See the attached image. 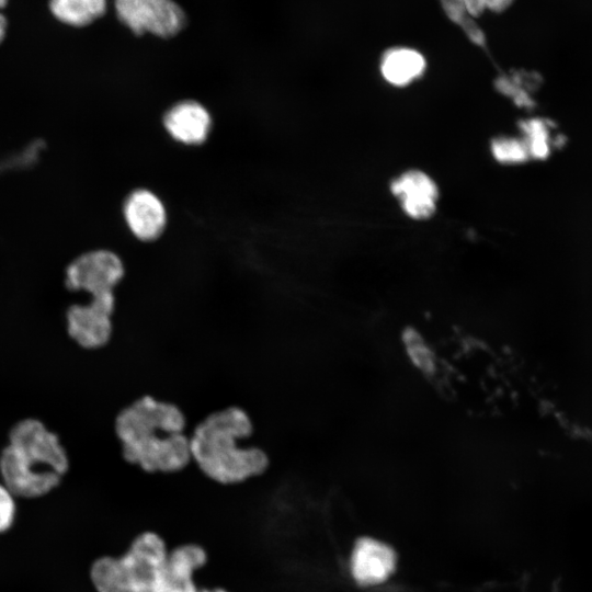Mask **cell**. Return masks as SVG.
Returning a JSON list of instances; mask_svg holds the SVG:
<instances>
[{"label": "cell", "instance_id": "obj_1", "mask_svg": "<svg viewBox=\"0 0 592 592\" xmlns=\"http://www.w3.org/2000/svg\"><path fill=\"white\" fill-rule=\"evenodd\" d=\"M187 420L180 406L143 395L114 420L123 458L146 474H177L191 463Z\"/></svg>", "mask_w": 592, "mask_h": 592}, {"label": "cell", "instance_id": "obj_2", "mask_svg": "<svg viewBox=\"0 0 592 592\" xmlns=\"http://www.w3.org/2000/svg\"><path fill=\"white\" fill-rule=\"evenodd\" d=\"M254 424L239 406H228L204 417L190 434L191 459L198 470L220 486H237L264 475L270 456L260 446H242Z\"/></svg>", "mask_w": 592, "mask_h": 592}, {"label": "cell", "instance_id": "obj_3", "mask_svg": "<svg viewBox=\"0 0 592 592\" xmlns=\"http://www.w3.org/2000/svg\"><path fill=\"white\" fill-rule=\"evenodd\" d=\"M68 469V457L58 436L35 419H25L10 431L0 456V473L8 490L38 497L56 487Z\"/></svg>", "mask_w": 592, "mask_h": 592}, {"label": "cell", "instance_id": "obj_4", "mask_svg": "<svg viewBox=\"0 0 592 592\" xmlns=\"http://www.w3.org/2000/svg\"><path fill=\"white\" fill-rule=\"evenodd\" d=\"M166 539L153 531L134 537L119 557H101L91 567V580L98 592H152L167 559Z\"/></svg>", "mask_w": 592, "mask_h": 592}, {"label": "cell", "instance_id": "obj_5", "mask_svg": "<svg viewBox=\"0 0 592 592\" xmlns=\"http://www.w3.org/2000/svg\"><path fill=\"white\" fill-rule=\"evenodd\" d=\"M117 19L136 36L169 39L181 33L186 14L174 0H114Z\"/></svg>", "mask_w": 592, "mask_h": 592}, {"label": "cell", "instance_id": "obj_6", "mask_svg": "<svg viewBox=\"0 0 592 592\" xmlns=\"http://www.w3.org/2000/svg\"><path fill=\"white\" fill-rule=\"evenodd\" d=\"M125 276L122 258L112 250L95 249L76 258L66 270L65 284L70 291L90 296L114 294Z\"/></svg>", "mask_w": 592, "mask_h": 592}, {"label": "cell", "instance_id": "obj_7", "mask_svg": "<svg viewBox=\"0 0 592 592\" xmlns=\"http://www.w3.org/2000/svg\"><path fill=\"white\" fill-rule=\"evenodd\" d=\"M114 310V294L91 296L87 305H71L66 316L70 338L86 349L106 345L113 333Z\"/></svg>", "mask_w": 592, "mask_h": 592}, {"label": "cell", "instance_id": "obj_8", "mask_svg": "<svg viewBox=\"0 0 592 592\" xmlns=\"http://www.w3.org/2000/svg\"><path fill=\"white\" fill-rule=\"evenodd\" d=\"M122 213L129 232L139 241H155L167 228V207L161 197L148 187L130 191L123 202Z\"/></svg>", "mask_w": 592, "mask_h": 592}, {"label": "cell", "instance_id": "obj_9", "mask_svg": "<svg viewBox=\"0 0 592 592\" xmlns=\"http://www.w3.org/2000/svg\"><path fill=\"white\" fill-rule=\"evenodd\" d=\"M208 554L196 543H186L169 549L152 592H198L195 576L206 566Z\"/></svg>", "mask_w": 592, "mask_h": 592}, {"label": "cell", "instance_id": "obj_10", "mask_svg": "<svg viewBox=\"0 0 592 592\" xmlns=\"http://www.w3.org/2000/svg\"><path fill=\"white\" fill-rule=\"evenodd\" d=\"M162 124L174 141L184 146H200L210 135L213 117L202 102L184 99L168 107Z\"/></svg>", "mask_w": 592, "mask_h": 592}, {"label": "cell", "instance_id": "obj_11", "mask_svg": "<svg viewBox=\"0 0 592 592\" xmlns=\"http://www.w3.org/2000/svg\"><path fill=\"white\" fill-rule=\"evenodd\" d=\"M390 191L407 216L415 220L430 218L436 210L439 187L423 171L409 170L390 183Z\"/></svg>", "mask_w": 592, "mask_h": 592}, {"label": "cell", "instance_id": "obj_12", "mask_svg": "<svg viewBox=\"0 0 592 592\" xmlns=\"http://www.w3.org/2000/svg\"><path fill=\"white\" fill-rule=\"evenodd\" d=\"M396 554L390 546L364 537L354 546L351 569L354 579L363 585L384 582L394 572Z\"/></svg>", "mask_w": 592, "mask_h": 592}, {"label": "cell", "instance_id": "obj_13", "mask_svg": "<svg viewBox=\"0 0 592 592\" xmlns=\"http://www.w3.org/2000/svg\"><path fill=\"white\" fill-rule=\"evenodd\" d=\"M425 66V59L418 50L397 47L383 56L380 72L388 83L405 87L421 77Z\"/></svg>", "mask_w": 592, "mask_h": 592}, {"label": "cell", "instance_id": "obj_14", "mask_svg": "<svg viewBox=\"0 0 592 592\" xmlns=\"http://www.w3.org/2000/svg\"><path fill=\"white\" fill-rule=\"evenodd\" d=\"M49 8L60 22L82 27L104 15L106 0H50Z\"/></svg>", "mask_w": 592, "mask_h": 592}, {"label": "cell", "instance_id": "obj_15", "mask_svg": "<svg viewBox=\"0 0 592 592\" xmlns=\"http://www.w3.org/2000/svg\"><path fill=\"white\" fill-rule=\"evenodd\" d=\"M447 16L458 24L467 37L478 46L486 45L481 29L474 22L465 0H440Z\"/></svg>", "mask_w": 592, "mask_h": 592}, {"label": "cell", "instance_id": "obj_16", "mask_svg": "<svg viewBox=\"0 0 592 592\" xmlns=\"http://www.w3.org/2000/svg\"><path fill=\"white\" fill-rule=\"evenodd\" d=\"M491 152L501 163H517L524 161L528 151L524 141L509 137H498L491 141Z\"/></svg>", "mask_w": 592, "mask_h": 592}, {"label": "cell", "instance_id": "obj_17", "mask_svg": "<svg viewBox=\"0 0 592 592\" xmlns=\"http://www.w3.org/2000/svg\"><path fill=\"white\" fill-rule=\"evenodd\" d=\"M14 502L12 493L0 485V532L5 531L12 523Z\"/></svg>", "mask_w": 592, "mask_h": 592}, {"label": "cell", "instance_id": "obj_18", "mask_svg": "<svg viewBox=\"0 0 592 592\" xmlns=\"http://www.w3.org/2000/svg\"><path fill=\"white\" fill-rule=\"evenodd\" d=\"M470 15L477 16L486 9L501 12L508 9L514 0H465Z\"/></svg>", "mask_w": 592, "mask_h": 592}, {"label": "cell", "instance_id": "obj_19", "mask_svg": "<svg viewBox=\"0 0 592 592\" xmlns=\"http://www.w3.org/2000/svg\"><path fill=\"white\" fill-rule=\"evenodd\" d=\"M8 0H0V10L5 7ZM7 31V19L0 12V43L3 41Z\"/></svg>", "mask_w": 592, "mask_h": 592}, {"label": "cell", "instance_id": "obj_20", "mask_svg": "<svg viewBox=\"0 0 592 592\" xmlns=\"http://www.w3.org/2000/svg\"><path fill=\"white\" fill-rule=\"evenodd\" d=\"M212 590L213 592H230L227 589L221 588V587L212 588Z\"/></svg>", "mask_w": 592, "mask_h": 592}, {"label": "cell", "instance_id": "obj_21", "mask_svg": "<svg viewBox=\"0 0 592 592\" xmlns=\"http://www.w3.org/2000/svg\"><path fill=\"white\" fill-rule=\"evenodd\" d=\"M198 592H213L212 588H200Z\"/></svg>", "mask_w": 592, "mask_h": 592}]
</instances>
